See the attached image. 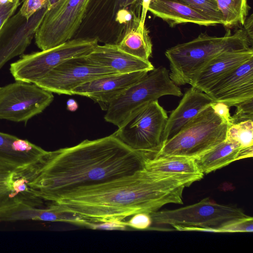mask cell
Here are the masks:
<instances>
[{
  "label": "cell",
  "instance_id": "cell-15",
  "mask_svg": "<svg viewBox=\"0 0 253 253\" xmlns=\"http://www.w3.org/2000/svg\"><path fill=\"white\" fill-rule=\"evenodd\" d=\"M149 72L141 71L100 77L80 85L72 92V95L88 97L106 111L113 101Z\"/></svg>",
  "mask_w": 253,
  "mask_h": 253
},
{
  "label": "cell",
  "instance_id": "cell-5",
  "mask_svg": "<svg viewBox=\"0 0 253 253\" xmlns=\"http://www.w3.org/2000/svg\"><path fill=\"white\" fill-rule=\"evenodd\" d=\"M228 126L210 105L167 141L153 157L178 156L195 159L223 142Z\"/></svg>",
  "mask_w": 253,
  "mask_h": 253
},
{
  "label": "cell",
  "instance_id": "cell-23",
  "mask_svg": "<svg viewBox=\"0 0 253 253\" xmlns=\"http://www.w3.org/2000/svg\"><path fill=\"white\" fill-rule=\"evenodd\" d=\"M117 45L121 50L133 56L149 61L152 53L151 39L145 25L135 22L124 32Z\"/></svg>",
  "mask_w": 253,
  "mask_h": 253
},
{
  "label": "cell",
  "instance_id": "cell-12",
  "mask_svg": "<svg viewBox=\"0 0 253 253\" xmlns=\"http://www.w3.org/2000/svg\"><path fill=\"white\" fill-rule=\"evenodd\" d=\"M84 57L63 62L34 84L52 93L72 95L75 89L87 82L100 77L119 74L89 63Z\"/></svg>",
  "mask_w": 253,
  "mask_h": 253
},
{
  "label": "cell",
  "instance_id": "cell-32",
  "mask_svg": "<svg viewBox=\"0 0 253 253\" xmlns=\"http://www.w3.org/2000/svg\"><path fill=\"white\" fill-rule=\"evenodd\" d=\"M127 226L134 229H149L152 224L150 214L141 212L135 214L126 221Z\"/></svg>",
  "mask_w": 253,
  "mask_h": 253
},
{
  "label": "cell",
  "instance_id": "cell-31",
  "mask_svg": "<svg viewBox=\"0 0 253 253\" xmlns=\"http://www.w3.org/2000/svg\"><path fill=\"white\" fill-rule=\"evenodd\" d=\"M23 1V0H0V29Z\"/></svg>",
  "mask_w": 253,
  "mask_h": 253
},
{
  "label": "cell",
  "instance_id": "cell-1",
  "mask_svg": "<svg viewBox=\"0 0 253 253\" xmlns=\"http://www.w3.org/2000/svg\"><path fill=\"white\" fill-rule=\"evenodd\" d=\"M144 159L143 153L131 149L112 134L46 151L17 169L16 173L24 179L32 197L50 202L74 188L132 174L144 168Z\"/></svg>",
  "mask_w": 253,
  "mask_h": 253
},
{
  "label": "cell",
  "instance_id": "cell-3",
  "mask_svg": "<svg viewBox=\"0 0 253 253\" xmlns=\"http://www.w3.org/2000/svg\"><path fill=\"white\" fill-rule=\"evenodd\" d=\"M253 48L243 28L233 34L227 31L222 37L201 33L195 39L168 49L170 79L178 85L189 84L193 76L211 59L226 51Z\"/></svg>",
  "mask_w": 253,
  "mask_h": 253
},
{
  "label": "cell",
  "instance_id": "cell-11",
  "mask_svg": "<svg viewBox=\"0 0 253 253\" xmlns=\"http://www.w3.org/2000/svg\"><path fill=\"white\" fill-rule=\"evenodd\" d=\"M52 92L35 84L16 81L0 87V119L27 122L52 102Z\"/></svg>",
  "mask_w": 253,
  "mask_h": 253
},
{
  "label": "cell",
  "instance_id": "cell-24",
  "mask_svg": "<svg viewBox=\"0 0 253 253\" xmlns=\"http://www.w3.org/2000/svg\"><path fill=\"white\" fill-rule=\"evenodd\" d=\"M144 168L150 171L169 174H203L194 159L178 156H145Z\"/></svg>",
  "mask_w": 253,
  "mask_h": 253
},
{
  "label": "cell",
  "instance_id": "cell-21",
  "mask_svg": "<svg viewBox=\"0 0 253 253\" xmlns=\"http://www.w3.org/2000/svg\"><path fill=\"white\" fill-rule=\"evenodd\" d=\"M46 151L27 140L0 132V160L17 169L27 166Z\"/></svg>",
  "mask_w": 253,
  "mask_h": 253
},
{
  "label": "cell",
  "instance_id": "cell-6",
  "mask_svg": "<svg viewBox=\"0 0 253 253\" xmlns=\"http://www.w3.org/2000/svg\"><path fill=\"white\" fill-rule=\"evenodd\" d=\"M152 223L170 226L179 231L214 232V229L248 216L237 207L219 204L209 198L174 210L157 211L150 214Z\"/></svg>",
  "mask_w": 253,
  "mask_h": 253
},
{
  "label": "cell",
  "instance_id": "cell-9",
  "mask_svg": "<svg viewBox=\"0 0 253 253\" xmlns=\"http://www.w3.org/2000/svg\"><path fill=\"white\" fill-rule=\"evenodd\" d=\"M98 43L96 39H72L53 48L23 55L10 64V72L16 81L34 84L63 62L86 56Z\"/></svg>",
  "mask_w": 253,
  "mask_h": 253
},
{
  "label": "cell",
  "instance_id": "cell-16",
  "mask_svg": "<svg viewBox=\"0 0 253 253\" xmlns=\"http://www.w3.org/2000/svg\"><path fill=\"white\" fill-rule=\"evenodd\" d=\"M253 57L252 47L222 52L207 62L193 76L189 84L205 92L219 79Z\"/></svg>",
  "mask_w": 253,
  "mask_h": 253
},
{
  "label": "cell",
  "instance_id": "cell-19",
  "mask_svg": "<svg viewBox=\"0 0 253 253\" xmlns=\"http://www.w3.org/2000/svg\"><path fill=\"white\" fill-rule=\"evenodd\" d=\"M17 169L0 160V222L9 221L13 214L32 205L30 198L19 193L14 188Z\"/></svg>",
  "mask_w": 253,
  "mask_h": 253
},
{
  "label": "cell",
  "instance_id": "cell-36",
  "mask_svg": "<svg viewBox=\"0 0 253 253\" xmlns=\"http://www.w3.org/2000/svg\"><path fill=\"white\" fill-rule=\"evenodd\" d=\"M49 3V9L52 7L54 4L58 2L59 0H48Z\"/></svg>",
  "mask_w": 253,
  "mask_h": 253
},
{
  "label": "cell",
  "instance_id": "cell-28",
  "mask_svg": "<svg viewBox=\"0 0 253 253\" xmlns=\"http://www.w3.org/2000/svg\"><path fill=\"white\" fill-rule=\"evenodd\" d=\"M198 12L216 25L221 24L222 16L216 0H176Z\"/></svg>",
  "mask_w": 253,
  "mask_h": 253
},
{
  "label": "cell",
  "instance_id": "cell-14",
  "mask_svg": "<svg viewBox=\"0 0 253 253\" xmlns=\"http://www.w3.org/2000/svg\"><path fill=\"white\" fill-rule=\"evenodd\" d=\"M205 93L229 107L253 99V57L229 72Z\"/></svg>",
  "mask_w": 253,
  "mask_h": 253
},
{
  "label": "cell",
  "instance_id": "cell-26",
  "mask_svg": "<svg viewBox=\"0 0 253 253\" xmlns=\"http://www.w3.org/2000/svg\"><path fill=\"white\" fill-rule=\"evenodd\" d=\"M224 27L244 25L248 14L247 0H216Z\"/></svg>",
  "mask_w": 253,
  "mask_h": 253
},
{
  "label": "cell",
  "instance_id": "cell-8",
  "mask_svg": "<svg viewBox=\"0 0 253 253\" xmlns=\"http://www.w3.org/2000/svg\"><path fill=\"white\" fill-rule=\"evenodd\" d=\"M168 118L167 112L154 101L145 105L113 134L131 149L152 158L160 151Z\"/></svg>",
  "mask_w": 253,
  "mask_h": 253
},
{
  "label": "cell",
  "instance_id": "cell-35",
  "mask_svg": "<svg viewBox=\"0 0 253 253\" xmlns=\"http://www.w3.org/2000/svg\"><path fill=\"white\" fill-rule=\"evenodd\" d=\"M253 14L246 19L244 25H243L244 28V29L246 32L250 40L253 42Z\"/></svg>",
  "mask_w": 253,
  "mask_h": 253
},
{
  "label": "cell",
  "instance_id": "cell-22",
  "mask_svg": "<svg viewBox=\"0 0 253 253\" xmlns=\"http://www.w3.org/2000/svg\"><path fill=\"white\" fill-rule=\"evenodd\" d=\"M242 148L236 142L225 139L195 160L200 171L204 174L228 166L237 160L242 159Z\"/></svg>",
  "mask_w": 253,
  "mask_h": 253
},
{
  "label": "cell",
  "instance_id": "cell-33",
  "mask_svg": "<svg viewBox=\"0 0 253 253\" xmlns=\"http://www.w3.org/2000/svg\"><path fill=\"white\" fill-rule=\"evenodd\" d=\"M22 3L19 11L27 19L44 6L49 4L48 0H23Z\"/></svg>",
  "mask_w": 253,
  "mask_h": 253
},
{
  "label": "cell",
  "instance_id": "cell-13",
  "mask_svg": "<svg viewBox=\"0 0 253 253\" xmlns=\"http://www.w3.org/2000/svg\"><path fill=\"white\" fill-rule=\"evenodd\" d=\"M48 9L47 4L28 19L19 10L4 22L0 29V69L11 59L23 53Z\"/></svg>",
  "mask_w": 253,
  "mask_h": 253
},
{
  "label": "cell",
  "instance_id": "cell-25",
  "mask_svg": "<svg viewBox=\"0 0 253 253\" xmlns=\"http://www.w3.org/2000/svg\"><path fill=\"white\" fill-rule=\"evenodd\" d=\"M23 218L24 220L64 222L88 228L90 223L77 214L61 211L52 204L44 209L40 207H32L28 209L25 211Z\"/></svg>",
  "mask_w": 253,
  "mask_h": 253
},
{
  "label": "cell",
  "instance_id": "cell-2",
  "mask_svg": "<svg viewBox=\"0 0 253 253\" xmlns=\"http://www.w3.org/2000/svg\"><path fill=\"white\" fill-rule=\"evenodd\" d=\"M203 174H169L144 168L132 174L64 192L49 202L88 222L120 221L138 213L150 214L168 204H183L184 189Z\"/></svg>",
  "mask_w": 253,
  "mask_h": 253
},
{
  "label": "cell",
  "instance_id": "cell-20",
  "mask_svg": "<svg viewBox=\"0 0 253 253\" xmlns=\"http://www.w3.org/2000/svg\"><path fill=\"white\" fill-rule=\"evenodd\" d=\"M148 11L171 27L187 23L206 26L216 25L198 12L176 0H151Z\"/></svg>",
  "mask_w": 253,
  "mask_h": 253
},
{
  "label": "cell",
  "instance_id": "cell-17",
  "mask_svg": "<svg viewBox=\"0 0 253 253\" xmlns=\"http://www.w3.org/2000/svg\"><path fill=\"white\" fill-rule=\"evenodd\" d=\"M84 57L91 64L107 68L119 74L150 71L154 68L150 61L128 54L119 48L116 44H98Z\"/></svg>",
  "mask_w": 253,
  "mask_h": 253
},
{
  "label": "cell",
  "instance_id": "cell-10",
  "mask_svg": "<svg viewBox=\"0 0 253 253\" xmlns=\"http://www.w3.org/2000/svg\"><path fill=\"white\" fill-rule=\"evenodd\" d=\"M90 0H59L46 12L35 36L38 47L48 49L73 39Z\"/></svg>",
  "mask_w": 253,
  "mask_h": 253
},
{
  "label": "cell",
  "instance_id": "cell-30",
  "mask_svg": "<svg viewBox=\"0 0 253 253\" xmlns=\"http://www.w3.org/2000/svg\"><path fill=\"white\" fill-rule=\"evenodd\" d=\"M235 106L236 110L232 116V125L247 120L253 121V99L241 102Z\"/></svg>",
  "mask_w": 253,
  "mask_h": 253
},
{
  "label": "cell",
  "instance_id": "cell-27",
  "mask_svg": "<svg viewBox=\"0 0 253 253\" xmlns=\"http://www.w3.org/2000/svg\"><path fill=\"white\" fill-rule=\"evenodd\" d=\"M253 121L247 120L228 126L225 139L236 142L242 148L253 146Z\"/></svg>",
  "mask_w": 253,
  "mask_h": 253
},
{
  "label": "cell",
  "instance_id": "cell-18",
  "mask_svg": "<svg viewBox=\"0 0 253 253\" xmlns=\"http://www.w3.org/2000/svg\"><path fill=\"white\" fill-rule=\"evenodd\" d=\"M214 102L207 94L191 86L168 118L163 135L164 144L178 133L200 111Z\"/></svg>",
  "mask_w": 253,
  "mask_h": 253
},
{
  "label": "cell",
  "instance_id": "cell-34",
  "mask_svg": "<svg viewBox=\"0 0 253 253\" xmlns=\"http://www.w3.org/2000/svg\"><path fill=\"white\" fill-rule=\"evenodd\" d=\"M210 106L214 112L225 122L229 126L232 125V116L229 112V107L227 104L221 102H214Z\"/></svg>",
  "mask_w": 253,
  "mask_h": 253
},
{
  "label": "cell",
  "instance_id": "cell-4",
  "mask_svg": "<svg viewBox=\"0 0 253 253\" xmlns=\"http://www.w3.org/2000/svg\"><path fill=\"white\" fill-rule=\"evenodd\" d=\"M142 3V0H90L73 39L117 44L129 25L140 21Z\"/></svg>",
  "mask_w": 253,
  "mask_h": 253
},
{
  "label": "cell",
  "instance_id": "cell-7",
  "mask_svg": "<svg viewBox=\"0 0 253 253\" xmlns=\"http://www.w3.org/2000/svg\"><path fill=\"white\" fill-rule=\"evenodd\" d=\"M169 72L162 66L149 71L110 104L104 116L105 121L120 127L147 103L164 95L181 96L180 88L170 79Z\"/></svg>",
  "mask_w": 253,
  "mask_h": 253
},
{
  "label": "cell",
  "instance_id": "cell-29",
  "mask_svg": "<svg viewBox=\"0 0 253 253\" xmlns=\"http://www.w3.org/2000/svg\"><path fill=\"white\" fill-rule=\"evenodd\" d=\"M253 218L252 216L240 218L214 229V233L253 232Z\"/></svg>",
  "mask_w": 253,
  "mask_h": 253
}]
</instances>
